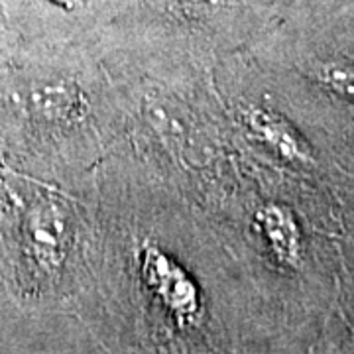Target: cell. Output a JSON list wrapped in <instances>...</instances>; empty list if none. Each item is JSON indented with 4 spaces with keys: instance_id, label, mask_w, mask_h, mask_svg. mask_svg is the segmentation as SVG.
Here are the masks:
<instances>
[{
    "instance_id": "obj_2",
    "label": "cell",
    "mask_w": 354,
    "mask_h": 354,
    "mask_svg": "<svg viewBox=\"0 0 354 354\" xmlns=\"http://www.w3.org/2000/svg\"><path fill=\"white\" fill-rule=\"evenodd\" d=\"M258 225L264 232L266 241L270 242L272 250L281 262H293L297 258V250H299L297 228L286 209L276 205L266 207L258 213Z\"/></svg>"
},
{
    "instance_id": "obj_4",
    "label": "cell",
    "mask_w": 354,
    "mask_h": 354,
    "mask_svg": "<svg viewBox=\"0 0 354 354\" xmlns=\"http://www.w3.org/2000/svg\"><path fill=\"white\" fill-rule=\"evenodd\" d=\"M246 124L258 138H262L266 144L276 148L281 156L299 158L304 153L295 136L290 132V128H286L283 122H279L276 116L268 114L262 109H252L246 114Z\"/></svg>"
},
{
    "instance_id": "obj_6",
    "label": "cell",
    "mask_w": 354,
    "mask_h": 354,
    "mask_svg": "<svg viewBox=\"0 0 354 354\" xmlns=\"http://www.w3.org/2000/svg\"><path fill=\"white\" fill-rule=\"evenodd\" d=\"M179 8L189 12H209L225 4V0H174Z\"/></svg>"
},
{
    "instance_id": "obj_5",
    "label": "cell",
    "mask_w": 354,
    "mask_h": 354,
    "mask_svg": "<svg viewBox=\"0 0 354 354\" xmlns=\"http://www.w3.org/2000/svg\"><path fill=\"white\" fill-rule=\"evenodd\" d=\"M319 79L342 97L354 99V65L329 64L319 71Z\"/></svg>"
},
{
    "instance_id": "obj_1",
    "label": "cell",
    "mask_w": 354,
    "mask_h": 354,
    "mask_svg": "<svg viewBox=\"0 0 354 354\" xmlns=\"http://www.w3.org/2000/svg\"><path fill=\"white\" fill-rule=\"evenodd\" d=\"M144 268L148 272L150 283L162 295L167 307H171L179 315H191L197 311V293L189 278L171 264L164 254L150 250Z\"/></svg>"
},
{
    "instance_id": "obj_3",
    "label": "cell",
    "mask_w": 354,
    "mask_h": 354,
    "mask_svg": "<svg viewBox=\"0 0 354 354\" xmlns=\"http://www.w3.org/2000/svg\"><path fill=\"white\" fill-rule=\"evenodd\" d=\"M34 106L48 120H75L81 116L85 102L81 93L69 83H53L34 95Z\"/></svg>"
},
{
    "instance_id": "obj_7",
    "label": "cell",
    "mask_w": 354,
    "mask_h": 354,
    "mask_svg": "<svg viewBox=\"0 0 354 354\" xmlns=\"http://www.w3.org/2000/svg\"><path fill=\"white\" fill-rule=\"evenodd\" d=\"M51 2H55V4H59V6H64L65 10H75L79 6H83V2L85 0H51Z\"/></svg>"
}]
</instances>
